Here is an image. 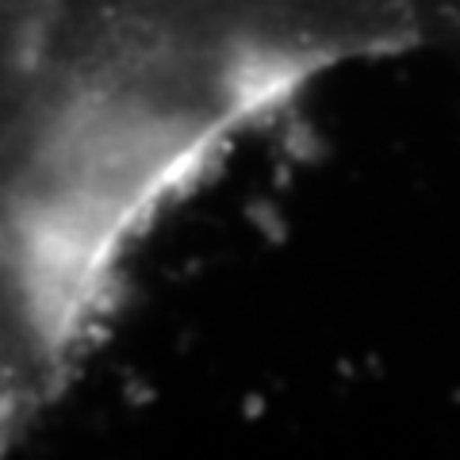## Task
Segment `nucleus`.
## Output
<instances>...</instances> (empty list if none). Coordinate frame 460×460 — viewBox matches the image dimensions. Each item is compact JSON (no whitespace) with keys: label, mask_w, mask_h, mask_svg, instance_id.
Here are the masks:
<instances>
[{"label":"nucleus","mask_w":460,"mask_h":460,"mask_svg":"<svg viewBox=\"0 0 460 460\" xmlns=\"http://www.w3.org/2000/svg\"><path fill=\"white\" fill-rule=\"evenodd\" d=\"M69 0H0V23H27V20H47Z\"/></svg>","instance_id":"nucleus-1"}]
</instances>
